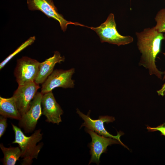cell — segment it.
<instances>
[{
  "mask_svg": "<svg viewBox=\"0 0 165 165\" xmlns=\"http://www.w3.org/2000/svg\"><path fill=\"white\" fill-rule=\"evenodd\" d=\"M0 114L7 118L20 119L21 115L13 96L7 98L0 97Z\"/></svg>",
  "mask_w": 165,
  "mask_h": 165,
  "instance_id": "4fadbf2b",
  "label": "cell"
},
{
  "mask_svg": "<svg viewBox=\"0 0 165 165\" xmlns=\"http://www.w3.org/2000/svg\"><path fill=\"white\" fill-rule=\"evenodd\" d=\"M156 24L154 28L158 32H165V8L160 10L155 18Z\"/></svg>",
  "mask_w": 165,
  "mask_h": 165,
  "instance_id": "2e32d148",
  "label": "cell"
},
{
  "mask_svg": "<svg viewBox=\"0 0 165 165\" xmlns=\"http://www.w3.org/2000/svg\"><path fill=\"white\" fill-rule=\"evenodd\" d=\"M15 133V140L12 143L19 145L21 152V157L23 159L22 165H31L34 158L37 159L38 154L43 147L42 142L37 144L42 138L43 134L41 130H36L30 136H25L20 128L12 123Z\"/></svg>",
  "mask_w": 165,
  "mask_h": 165,
  "instance_id": "7a4b0ae2",
  "label": "cell"
},
{
  "mask_svg": "<svg viewBox=\"0 0 165 165\" xmlns=\"http://www.w3.org/2000/svg\"><path fill=\"white\" fill-rule=\"evenodd\" d=\"M0 148L4 155L1 160L4 165H14L21 157V152L19 146L7 148L1 143Z\"/></svg>",
  "mask_w": 165,
  "mask_h": 165,
  "instance_id": "5bb4252c",
  "label": "cell"
},
{
  "mask_svg": "<svg viewBox=\"0 0 165 165\" xmlns=\"http://www.w3.org/2000/svg\"><path fill=\"white\" fill-rule=\"evenodd\" d=\"M40 88L39 85L34 81L18 86L14 91L13 96L15 100L21 116L28 109L31 101Z\"/></svg>",
  "mask_w": 165,
  "mask_h": 165,
  "instance_id": "30bf717a",
  "label": "cell"
},
{
  "mask_svg": "<svg viewBox=\"0 0 165 165\" xmlns=\"http://www.w3.org/2000/svg\"><path fill=\"white\" fill-rule=\"evenodd\" d=\"M137 46L141 54L139 65L147 69L150 75H155L161 79L163 72L160 71L156 64V58L160 51L163 33L158 32L154 27L144 29L135 33Z\"/></svg>",
  "mask_w": 165,
  "mask_h": 165,
  "instance_id": "6da1fadb",
  "label": "cell"
},
{
  "mask_svg": "<svg viewBox=\"0 0 165 165\" xmlns=\"http://www.w3.org/2000/svg\"><path fill=\"white\" fill-rule=\"evenodd\" d=\"M75 72L74 68L67 70L55 69L42 84L41 92L44 94L57 87L73 88L74 81L72 79Z\"/></svg>",
  "mask_w": 165,
  "mask_h": 165,
  "instance_id": "5b68a950",
  "label": "cell"
},
{
  "mask_svg": "<svg viewBox=\"0 0 165 165\" xmlns=\"http://www.w3.org/2000/svg\"><path fill=\"white\" fill-rule=\"evenodd\" d=\"M86 27L95 31L102 43L107 42L119 46L129 44L133 41L132 36H123L118 32L114 16L112 13H110L105 21L99 26L97 27Z\"/></svg>",
  "mask_w": 165,
  "mask_h": 165,
  "instance_id": "3957f363",
  "label": "cell"
},
{
  "mask_svg": "<svg viewBox=\"0 0 165 165\" xmlns=\"http://www.w3.org/2000/svg\"><path fill=\"white\" fill-rule=\"evenodd\" d=\"M65 59L64 56H61L58 51H55L52 57L40 62L38 74L35 81V82L38 85L42 84L53 71L55 64L64 61Z\"/></svg>",
  "mask_w": 165,
  "mask_h": 165,
  "instance_id": "7c38bea8",
  "label": "cell"
},
{
  "mask_svg": "<svg viewBox=\"0 0 165 165\" xmlns=\"http://www.w3.org/2000/svg\"><path fill=\"white\" fill-rule=\"evenodd\" d=\"M85 131L90 136L91 142L89 144L90 148V154L91 158L89 164L92 163L99 164L100 157L103 153L106 152L108 146L113 144H120L115 139L110 137L107 138L99 135L91 130L85 128Z\"/></svg>",
  "mask_w": 165,
  "mask_h": 165,
  "instance_id": "9c48e42d",
  "label": "cell"
},
{
  "mask_svg": "<svg viewBox=\"0 0 165 165\" xmlns=\"http://www.w3.org/2000/svg\"><path fill=\"white\" fill-rule=\"evenodd\" d=\"M40 63L36 60L26 56L17 60L14 73L18 86L35 81Z\"/></svg>",
  "mask_w": 165,
  "mask_h": 165,
  "instance_id": "277c9868",
  "label": "cell"
},
{
  "mask_svg": "<svg viewBox=\"0 0 165 165\" xmlns=\"http://www.w3.org/2000/svg\"><path fill=\"white\" fill-rule=\"evenodd\" d=\"M163 36L164 37V40H165V34H163ZM163 74H164V76L163 78V80H165V70L164 72L163 73Z\"/></svg>",
  "mask_w": 165,
  "mask_h": 165,
  "instance_id": "ffe728a7",
  "label": "cell"
},
{
  "mask_svg": "<svg viewBox=\"0 0 165 165\" xmlns=\"http://www.w3.org/2000/svg\"><path fill=\"white\" fill-rule=\"evenodd\" d=\"M27 3L30 10L40 11L49 18H52L57 21L64 32L66 31L69 24L83 26L78 23L72 22L65 20L62 15L58 13L52 0H27Z\"/></svg>",
  "mask_w": 165,
  "mask_h": 165,
  "instance_id": "8992f818",
  "label": "cell"
},
{
  "mask_svg": "<svg viewBox=\"0 0 165 165\" xmlns=\"http://www.w3.org/2000/svg\"><path fill=\"white\" fill-rule=\"evenodd\" d=\"M7 118L2 116H0V138L3 135L7 127Z\"/></svg>",
  "mask_w": 165,
  "mask_h": 165,
  "instance_id": "e0dca14e",
  "label": "cell"
},
{
  "mask_svg": "<svg viewBox=\"0 0 165 165\" xmlns=\"http://www.w3.org/2000/svg\"><path fill=\"white\" fill-rule=\"evenodd\" d=\"M41 108L42 115L46 117V121L57 125L61 122V116L63 111L57 102L52 91L43 94Z\"/></svg>",
  "mask_w": 165,
  "mask_h": 165,
  "instance_id": "8fae6325",
  "label": "cell"
},
{
  "mask_svg": "<svg viewBox=\"0 0 165 165\" xmlns=\"http://www.w3.org/2000/svg\"><path fill=\"white\" fill-rule=\"evenodd\" d=\"M35 40V36L30 37L27 40L23 43L13 52L9 55L0 64V69L1 70L7 63L16 55L20 53L28 46L31 45Z\"/></svg>",
  "mask_w": 165,
  "mask_h": 165,
  "instance_id": "9a60e30c",
  "label": "cell"
},
{
  "mask_svg": "<svg viewBox=\"0 0 165 165\" xmlns=\"http://www.w3.org/2000/svg\"><path fill=\"white\" fill-rule=\"evenodd\" d=\"M90 111L87 115H86L81 112L78 108L76 109L77 113L84 121V123L82 124L81 128L84 126L87 129L94 131L100 135L115 139L118 141L121 145L127 148L120 139V136L124 134L122 132H118L117 135L114 136L108 133L105 128L104 123H108L113 122L115 120L114 117L108 116H100L98 119H93L90 116Z\"/></svg>",
  "mask_w": 165,
  "mask_h": 165,
  "instance_id": "ba28073f",
  "label": "cell"
},
{
  "mask_svg": "<svg viewBox=\"0 0 165 165\" xmlns=\"http://www.w3.org/2000/svg\"><path fill=\"white\" fill-rule=\"evenodd\" d=\"M156 92L159 96H163L165 95V82L162 86L161 88L157 90Z\"/></svg>",
  "mask_w": 165,
  "mask_h": 165,
  "instance_id": "d6986e66",
  "label": "cell"
},
{
  "mask_svg": "<svg viewBox=\"0 0 165 165\" xmlns=\"http://www.w3.org/2000/svg\"><path fill=\"white\" fill-rule=\"evenodd\" d=\"M147 129L149 132L159 131L161 133V135L165 136V123L156 127H152L148 126L147 127Z\"/></svg>",
  "mask_w": 165,
  "mask_h": 165,
  "instance_id": "ac0fdd59",
  "label": "cell"
},
{
  "mask_svg": "<svg viewBox=\"0 0 165 165\" xmlns=\"http://www.w3.org/2000/svg\"><path fill=\"white\" fill-rule=\"evenodd\" d=\"M43 94L37 92L26 112L19 120V127L25 133L32 132L35 129L38 121L42 115L41 100Z\"/></svg>",
  "mask_w": 165,
  "mask_h": 165,
  "instance_id": "52a82bcc",
  "label": "cell"
}]
</instances>
